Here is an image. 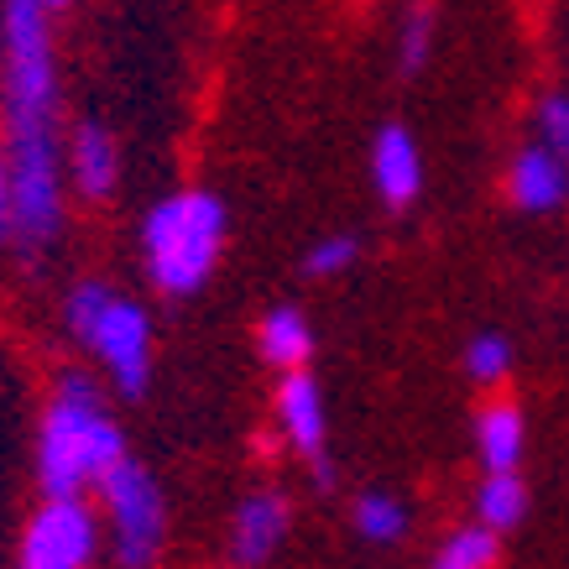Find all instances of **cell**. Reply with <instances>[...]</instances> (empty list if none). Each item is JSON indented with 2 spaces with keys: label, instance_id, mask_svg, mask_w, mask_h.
Instances as JSON below:
<instances>
[{
  "label": "cell",
  "instance_id": "obj_18",
  "mask_svg": "<svg viewBox=\"0 0 569 569\" xmlns=\"http://www.w3.org/2000/svg\"><path fill=\"white\" fill-rule=\"evenodd\" d=\"M507 366H512V346H507L501 335H476L466 346V371L476 381H501Z\"/></svg>",
  "mask_w": 569,
  "mask_h": 569
},
{
  "label": "cell",
  "instance_id": "obj_23",
  "mask_svg": "<svg viewBox=\"0 0 569 569\" xmlns=\"http://www.w3.org/2000/svg\"><path fill=\"white\" fill-rule=\"evenodd\" d=\"M42 6H48V11H69L73 0H42Z\"/></svg>",
  "mask_w": 569,
  "mask_h": 569
},
{
  "label": "cell",
  "instance_id": "obj_1",
  "mask_svg": "<svg viewBox=\"0 0 569 569\" xmlns=\"http://www.w3.org/2000/svg\"><path fill=\"white\" fill-rule=\"evenodd\" d=\"M42 0H0V100L11 152V241L48 246L63 224L58 63Z\"/></svg>",
  "mask_w": 569,
  "mask_h": 569
},
{
  "label": "cell",
  "instance_id": "obj_3",
  "mask_svg": "<svg viewBox=\"0 0 569 569\" xmlns=\"http://www.w3.org/2000/svg\"><path fill=\"white\" fill-rule=\"evenodd\" d=\"M224 246V204L204 189H183L147 214L141 224V251H147V272L162 293L189 298L199 293L220 261Z\"/></svg>",
  "mask_w": 569,
  "mask_h": 569
},
{
  "label": "cell",
  "instance_id": "obj_22",
  "mask_svg": "<svg viewBox=\"0 0 569 569\" xmlns=\"http://www.w3.org/2000/svg\"><path fill=\"white\" fill-rule=\"evenodd\" d=\"M0 236H11V152L0 137Z\"/></svg>",
  "mask_w": 569,
  "mask_h": 569
},
{
  "label": "cell",
  "instance_id": "obj_8",
  "mask_svg": "<svg viewBox=\"0 0 569 569\" xmlns=\"http://www.w3.org/2000/svg\"><path fill=\"white\" fill-rule=\"evenodd\" d=\"M325 392H319V381L298 366V371H282V387H277V429L282 439L298 449V455H309L319 460V449H325Z\"/></svg>",
  "mask_w": 569,
  "mask_h": 569
},
{
  "label": "cell",
  "instance_id": "obj_9",
  "mask_svg": "<svg viewBox=\"0 0 569 569\" xmlns=\"http://www.w3.org/2000/svg\"><path fill=\"white\" fill-rule=\"evenodd\" d=\"M69 173L73 183H79V193L84 199H110L116 193V183H121V147H116V137L104 131L100 121H79L69 137Z\"/></svg>",
  "mask_w": 569,
  "mask_h": 569
},
{
  "label": "cell",
  "instance_id": "obj_2",
  "mask_svg": "<svg viewBox=\"0 0 569 569\" xmlns=\"http://www.w3.org/2000/svg\"><path fill=\"white\" fill-rule=\"evenodd\" d=\"M126 460V433L104 413L89 377H63L42 418L37 439V486L42 497H79L89 481H100L110 466Z\"/></svg>",
  "mask_w": 569,
  "mask_h": 569
},
{
  "label": "cell",
  "instance_id": "obj_7",
  "mask_svg": "<svg viewBox=\"0 0 569 569\" xmlns=\"http://www.w3.org/2000/svg\"><path fill=\"white\" fill-rule=\"evenodd\" d=\"M371 183H377L381 204L387 209H408L423 189V152L408 126H381L371 141Z\"/></svg>",
  "mask_w": 569,
  "mask_h": 569
},
{
  "label": "cell",
  "instance_id": "obj_11",
  "mask_svg": "<svg viewBox=\"0 0 569 569\" xmlns=\"http://www.w3.org/2000/svg\"><path fill=\"white\" fill-rule=\"evenodd\" d=\"M507 189H512L518 209H528V214H549V209H559L569 199V162L565 157H553L549 147L538 141V147L518 152Z\"/></svg>",
  "mask_w": 569,
  "mask_h": 569
},
{
  "label": "cell",
  "instance_id": "obj_17",
  "mask_svg": "<svg viewBox=\"0 0 569 569\" xmlns=\"http://www.w3.org/2000/svg\"><path fill=\"white\" fill-rule=\"evenodd\" d=\"M491 565H497V533L486 522L455 533L445 549L433 553V569H491Z\"/></svg>",
  "mask_w": 569,
  "mask_h": 569
},
{
  "label": "cell",
  "instance_id": "obj_20",
  "mask_svg": "<svg viewBox=\"0 0 569 569\" xmlns=\"http://www.w3.org/2000/svg\"><path fill=\"white\" fill-rule=\"evenodd\" d=\"M110 298H116V293H110L104 282H79V288L69 293V309H63V319H69V335H79V340H84L89 325L100 319V309L110 303Z\"/></svg>",
  "mask_w": 569,
  "mask_h": 569
},
{
  "label": "cell",
  "instance_id": "obj_10",
  "mask_svg": "<svg viewBox=\"0 0 569 569\" xmlns=\"http://www.w3.org/2000/svg\"><path fill=\"white\" fill-rule=\"evenodd\" d=\"M288 522H293V507L282 491H257L236 507V559L241 565H261L272 559L277 543L288 538Z\"/></svg>",
  "mask_w": 569,
  "mask_h": 569
},
{
  "label": "cell",
  "instance_id": "obj_16",
  "mask_svg": "<svg viewBox=\"0 0 569 569\" xmlns=\"http://www.w3.org/2000/svg\"><path fill=\"white\" fill-rule=\"evenodd\" d=\"M356 528H361V538H371V543H397V538L408 533V507L397 497H387V491H366V497L356 501Z\"/></svg>",
  "mask_w": 569,
  "mask_h": 569
},
{
  "label": "cell",
  "instance_id": "obj_19",
  "mask_svg": "<svg viewBox=\"0 0 569 569\" xmlns=\"http://www.w3.org/2000/svg\"><path fill=\"white\" fill-rule=\"evenodd\" d=\"M538 141L569 162V94H543L538 100Z\"/></svg>",
  "mask_w": 569,
  "mask_h": 569
},
{
  "label": "cell",
  "instance_id": "obj_15",
  "mask_svg": "<svg viewBox=\"0 0 569 569\" xmlns=\"http://www.w3.org/2000/svg\"><path fill=\"white\" fill-rule=\"evenodd\" d=\"M433 27H439V17H433L429 0H413L408 11H402V32H397V69L408 73H423V63H429L433 52Z\"/></svg>",
  "mask_w": 569,
  "mask_h": 569
},
{
  "label": "cell",
  "instance_id": "obj_5",
  "mask_svg": "<svg viewBox=\"0 0 569 569\" xmlns=\"http://www.w3.org/2000/svg\"><path fill=\"white\" fill-rule=\"evenodd\" d=\"M84 346L104 361V371L116 377L121 397H141L152 381V319L131 303V298H110L100 319L89 325Z\"/></svg>",
  "mask_w": 569,
  "mask_h": 569
},
{
  "label": "cell",
  "instance_id": "obj_14",
  "mask_svg": "<svg viewBox=\"0 0 569 569\" xmlns=\"http://www.w3.org/2000/svg\"><path fill=\"white\" fill-rule=\"evenodd\" d=\"M476 507H481V522L491 533H507L528 518V486L518 481V470H486Z\"/></svg>",
  "mask_w": 569,
  "mask_h": 569
},
{
  "label": "cell",
  "instance_id": "obj_4",
  "mask_svg": "<svg viewBox=\"0 0 569 569\" xmlns=\"http://www.w3.org/2000/svg\"><path fill=\"white\" fill-rule=\"evenodd\" d=\"M100 491L110 528H116L121 569H152L162 553V533H168V501H162V486L152 481V470L137 460H121L100 476Z\"/></svg>",
  "mask_w": 569,
  "mask_h": 569
},
{
  "label": "cell",
  "instance_id": "obj_12",
  "mask_svg": "<svg viewBox=\"0 0 569 569\" xmlns=\"http://www.w3.org/2000/svg\"><path fill=\"white\" fill-rule=\"evenodd\" d=\"M257 346L277 371H298V366H309V356H313V329L293 303H282V309H272L267 319H261Z\"/></svg>",
  "mask_w": 569,
  "mask_h": 569
},
{
  "label": "cell",
  "instance_id": "obj_6",
  "mask_svg": "<svg viewBox=\"0 0 569 569\" xmlns=\"http://www.w3.org/2000/svg\"><path fill=\"white\" fill-rule=\"evenodd\" d=\"M94 512L79 497H48L21 538V569H84L94 559Z\"/></svg>",
  "mask_w": 569,
  "mask_h": 569
},
{
  "label": "cell",
  "instance_id": "obj_13",
  "mask_svg": "<svg viewBox=\"0 0 569 569\" xmlns=\"http://www.w3.org/2000/svg\"><path fill=\"white\" fill-rule=\"evenodd\" d=\"M522 439H528V429H522V413L512 402H491L481 423H476V445H481L486 470H518Z\"/></svg>",
  "mask_w": 569,
  "mask_h": 569
},
{
  "label": "cell",
  "instance_id": "obj_21",
  "mask_svg": "<svg viewBox=\"0 0 569 569\" xmlns=\"http://www.w3.org/2000/svg\"><path fill=\"white\" fill-rule=\"evenodd\" d=\"M356 251H361V246L350 241V236H329V241H319L309 257H303V272L309 277H340L350 261H356Z\"/></svg>",
  "mask_w": 569,
  "mask_h": 569
}]
</instances>
